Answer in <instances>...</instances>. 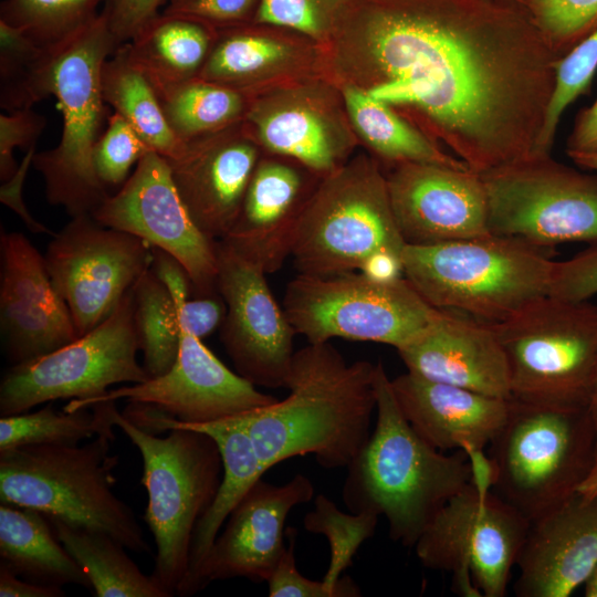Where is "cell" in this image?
I'll list each match as a JSON object with an SVG mask.
<instances>
[{"mask_svg":"<svg viewBox=\"0 0 597 597\" xmlns=\"http://www.w3.org/2000/svg\"><path fill=\"white\" fill-rule=\"evenodd\" d=\"M530 523L473 481L441 507L413 547L425 567L452 574L458 594L504 597Z\"/></svg>","mask_w":597,"mask_h":597,"instance_id":"cell-14","label":"cell"},{"mask_svg":"<svg viewBox=\"0 0 597 597\" xmlns=\"http://www.w3.org/2000/svg\"><path fill=\"white\" fill-rule=\"evenodd\" d=\"M107 0H4L0 21L17 28L44 48H54L98 14Z\"/></svg>","mask_w":597,"mask_h":597,"instance_id":"cell-40","label":"cell"},{"mask_svg":"<svg viewBox=\"0 0 597 597\" xmlns=\"http://www.w3.org/2000/svg\"><path fill=\"white\" fill-rule=\"evenodd\" d=\"M375 513H344L324 494H318L314 509L303 520L304 528L327 538L331 556L327 570L322 579L335 597H358L360 589L342 573L352 565L359 546L370 538L378 524Z\"/></svg>","mask_w":597,"mask_h":597,"instance_id":"cell-39","label":"cell"},{"mask_svg":"<svg viewBox=\"0 0 597 597\" xmlns=\"http://www.w3.org/2000/svg\"><path fill=\"white\" fill-rule=\"evenodd\" d=\"M596 294L597 243L567 260L555 261L549 295L569 301H587Z\"/></svg>","mask_w":597,"mask_h":597,"instance_id":"cell-46","label":"cell"},{"mask_svg":"<svg viewBox=\"0 0 597 597\" xmlns=\"http://www.w3.org/2000/svg\"><path fill=\"white\" fill-rule=\"evenodd\" d=\"M596 457L588 407L511 399L509 417L489 444L488 463L495 493L532 522L578 492Z\"/></svg>","mask_w":597,"mask_h":597,"instance_id":"cell-7","label":"cell"},{"mask_svg":"<svg viewBox=\"0 0 597 597\" xmlns=\"http://www.w3.org/2000/svg\"><path fill=\"white\" fill-rule=\"evenodd\" d=\"M217 33L201 21L160 12L125 46L133 63L157 88L198 77Z\"/></svg>","mask_w":597,"mask_h":597,"instance_id":"cell-31","label":"cell"},{"mask_svg":"<svg viewBox=\"0 0 597 597\" xmlns=\"http://www.w3.org/2000/svg\"><path fill=\"white\" fill-rule=\"evenodd\" d=\"M491 325L506 356L511 399L588 407L597 373V305L546 295Z\"/></svg>","mask_w":597,"mask_h":597,"instance_id":"cell-10","label":"cell"},{"mask_svg":"<svg viewBox=\"0 0 597 597\" xmlns=\"http://www.w3.org/2000/svg\"><path fill=\"white\" fill-rule=\"evenodd\" d=\"M100 223L132 233L174 256L193 293L218 292L216 242L192 220L172 181L167 160L148 150L118 192L92 213Z\"/></svg>","mask_w":597,"mask_h":597,"instance_id":"cell-17","label":"cell"},{"mask_svg":"<svg viewBox=\"0 0 597 597\" xmlns=\"http://www.w3.org/2000/svg\"><path fill=\"white\" fill-rule=\"evenodd\" d=\"M374 387L376 423L347 467L343 500L352 513L384 515L390 538L413 547L441 507L473 482L474 467L465 451L448 454L413 430L380 362Z\"/></svg>","mask_w":597,"mask_h":597,"instance_id":"cell-3","label":"cell"},{"mask_svg":"<svg viewBox=\"0 0 597 597\" xmlns=\"http://www.w3.org/2000/svg\"><path fill=\"white\" fill-rule=\"evenodd\" d=\"M290 538L285 549L268 579L270 597H335L323 580H312L302 575L294 556L296 531L287 530Z\"/></svg>","mask_w":597,"mask_h":597,"instance_id":"cell-48","label":"cell"},{"mask_svg":"<svg viewBox=\"0 0 597 597\" xmlns=\"http://www.w3.org/2000/svg\"><path fill=\"white\" fill-rule=\"evenodd\" d=\"M317 53L480 175L533 156L559 60L516 0H349Z\"/></svg>","mask_w":597,"mask_h":597,"instance_id":"cell-1","label":"cell"},{"mask_svg":"<svg viewBox=\"0 0 597 597\" xmlns=\"http://www.w3.org/2000/svg\"><path fill=\"white\" fill-rule=\"evenodd\" d=\"M597 70V29L556 64L555 85L533 156L551 155L564 112L590 86Z\"/></svg>","mask_w":597,"mask_h":597,"instance_id":"cell-41","label":"cell"},{"mask_svg":"<svg viewBox=\"0 0 597 597\" xmlns=\"http://www.w3.org/2000/svg\"><path fill=\"white\" fill-rule=\"evenodd\" d=\"M0 254V332L11 366L75 341L72 315L53 285L44 255L24 234L4 231Z\"/></svg>","mask_w":597,"mask_h":597,"instance_id":"cell-21","label":"cell"},{"mask_svg":"<svg viewBox=\"0 0 597 597\" xmlns=\"http://www.w3.org/2000/svg\"><path fill=\"white\" fill-rule=\"evenodd\" d=\"M280 27L248 23L219 29L199 77L247 95L270 86V80L290 75L306 61L301 48L314 43Z\"/></svg>","mask_w":597,"mask_h":597,"instance_id":"cell-29","label":"cell"},{"mask_svg":"<svg viewBox=\"0 0 597 597\" xmlns=\"http://www.w3.org/2000/svg\"><path fill=\"white\" fill-rule=\"evenodd\" d=\"M399 409L413 430L433 448L462 450L473 458L505 423L511 399L495 398L432 381L409 371L391 379Z\"/></svg>","mask_w":597,"mask_h":597,"instance_id":"cell-27","label":"cell"},{"mask_svg":"<svg viewBox=\"0 0 597 597\" xmlns=\"http://www.w3.org/2000/svg\"><path fill=\"white\" fill-rule=\"evenodd\" d=\"M113 433L83 446H25L0 452V501L33 509L46 517L100 531L126 548L150 546L132 509L113 488L118 457Z\"/></svg>","mask_w":597,"mask_h":597,"instance_id":"cell-5","label":"cell"},{"mask_svg":"<svg viewBox=\"0 0 597 597\" xmlns=\"http://www.w3.org/2000/svg\"><path fill=\"white\" fill-rule=\"evenodd\" d=\"M0 565L32 583L91 589L87 575L59 541L48 517L33 509L0 505Z\"/></svg>","mask_w":597,"mask_h":597,"instance_id":"cell-30","label":"cell"},{"mask_svg":"<svg viewBox=\"0 0 597 597\" xmlns=\"http://www.w3.org/2000/svg\"><path fill=\"white\" fill-rule=\"evenodd\" d=\"M561 59L597 29V0H516Z\"/></svg>","mask_w":597,"mask_h":597,"instance_id":"cell-42","label":"cell"},{"mask_svg":"<svg viewBox=\"0 0 597 597\" xmlns=\"http://www.w3.org/2000/svg\"><path fill=\"white\" fill-rule=\"evenodd\" d=\"M134 286V285H133ZM133 287L95 328L56 350L12 365L0 383V416L27 412L57 399L65 411L82 409L111 386L150 378L137 360Z\"/></svg>","mask_w":597,"mask_h":597,"instance_id":"cell-13","label":"cell"},{"mask_svg":"<svg viewBox=\"0 0 597 597\" xmlns=\"http://www.w3.org/2000/svg\"><path fill=\"white\" fill-rule=\"evenodd\" d=\"M584 595L586 597H597V566L584 584Z\"/></svg>","mask_w":597,"mask_h":597,"instance_id":"cell-56","label":"cell"},{"mask_svg":"<svg viewBox=\"0 0 597 597\" xmlns=\"http://www.w3.org/2000/svg\"><path fill=\"white\" fill-rule=\"evenodd\" d=\"M597 566V495L577 492L530 523L521 547L517 597H568Z\"/></svg>","mask_w":597,"mask_h":597,"instance_id":"cell-24","label":"cell"},{"mask_svg":"<svg viewBox=\"0 0 597 597\" xmlns=\"http://www.w3.org/2000/svg\"><path fill=\"white\" fill-rule=\"evenodd\" d=\"M101 83L106 104L132 126L149 149L165 159L179 154L185 142L170 128L153 86L130 60L125 43L104 62Z\"/></svg>","mask_w":597,"mask_h":597,"instance_id":"cell-34","label":"cell"},{"mask_svg":"<svg viewBox=\"0 0 597 597\" xmlns=\"http://www.w3.org/2000/svg\"><path fill=\"white\" fill-rule=\"evenodd\" d=\"M119 46L105 12L53 48L50 93L62 112L59 145L35 153L32 165L42 175L46 199L71 216L92 214L109 196L98 179L93 154L109 118L101 71Z\"/></svg>","mask_w":597,"mask_h":597,"instance_id":"cell-8","label":"cell"},{"mask_svg":"<svg viewBox=\"0 0 597 597\" xmlns=\"http://www.w3.org/2000/svg\"><path fill=\"white\" fill-rule=\"evenodd\" d=\"M115 402L113 425L143 459L142 484L148 495L144 520L156 544L150 575L169 597L180 596L195 527L222 480L220 449L210 434L191 428H172L165 437L148 432L119 412Z\"/></svg>","mask_w":597,"mask_h":597,"instance_id":"cell-6","label":"cell"},{"mask_svg":"<svg viewBox=\"0 0 597 597\" xmlns=\"http://www.w3.org/2000/svg\"><path fill=\"white\" fill-rule=\"evenodd\" d=\"M175 303L179 324L201 339L221 326L227 313L224 300L219 292Z\"/></svg>","mask_w":597,"mask_h":597,"instance_id":"cell-50","label":"cell"},{"mask_svg":"<svg viewBox=\"0 0 597 597\" xmlns=\"http://www.w3.org/2000/svg\"><path fill=\"white\" fill-rule=\"evenodd\" d=\"M134 326L150 377L168 371L178 354L180 325L175 300L151 268L133 286Z\"/></svg>","mask_w":597,"mask_h":597,"instance_id":"cell-37","label":"cell"},{"mask_svg":"<svg viewBox=\"0 0 597 597\" xmlns=\"http://www.w3.org/2000/svg\"><path fill=\"white\" fill-rule=\"evenodd\" d=\"M404 277L438 310L495 324L549 295L555 261L545 250L492 233L406 244Z\"/></svg>","mask_w":597,"mask_h":597,"instance_id":"cell-4","label":"cell"},{"mask_svg":"<svg viewBox=\"0 0 597 597\" xmlns=\"http://www.w3.org/2000/svg\"><path fill=\"white\" fill-rule=\"evenodd\" d=\"M396 350L413 375L511 399L506 356L489 323L439 310L422 332Z\"/></svg>","mask_w":597,"mask_h":597,"instance_id":"cell-25","label":"cell"},{"mask_svg":"<svg viewBox=\"0 0 597 597\" xmlns=\"http://www.w3.org/2000/svg\"><path fill=\"white\" fill-rule=\"evenodd\" d=\"M154 91L170 128L182 142L241 122L249 104L247 94L199 76Z\"/></svg>","mask_w":597,"mask_h":597,"instance_id":"cell-35","label":"cell"},{"mask_svg":"<svg viewBox=\"0 0 597 597\" xmlns=\"http://www.w3.org/2000/svg\"><path fill=\"white\" fill-rule=\"evenodd\" d=\"M567 155L597 154V98L576 115L566 140Z\"/></svg>","mask_w":597,"mask_h":597,"instance_id":"cell-52","label":"cell"},{"mask_svg":"<svg viewBox=\"0 0 597 597\" xmlns=\"http://www.w3.org/2000/svg\"><path fill=\"white\" fill-rule=\"evenodd\" d=\"M313 175L300 164L260 159L239 216L230 232L219 241L266 274L276 272L291 256L302 214L321 180L312 181Z\"/></svg>","mask_w":597,"mask_h":597,"instance_id":"cell-26","label":"cell"},{"mask_svg":"<svg viewBox=\"0 0 597 597\" xmlns=\"http://www.w3.org/2000/svg\"><path fill=\"white\" fill-rule=\"evenodd\" d=\"M65 591L61 586L32 583L0 565L1 597H62Z\"/></svg>","mask_w":597,"mask_h":597,"instance_id":"cell-53","label":"cell"},{"mask_svg":"<svg viewBox=\"0 0 597 597\" xmlns=\"http://www.w3.org/2000/svg\"><path fill=\"white\" fill-rule=\"evenodd\" d=\"M568 156L580 168L597 171V154H572Z\"/></svg>","mask_w":597,"mask_h":597,"instance_id":"cell-55","label":"cell"},{"mask_svg":"<svg viewBox=\"0 0 597 597\" xmlns=\"http://www.w3.org/2000/svg\"><path fill=\"white\" fill-rule=\"evenodd\" d=\"M166 160L197 227L209 239L222 240L239 216L260 160L245 122L187 140L177 156Z\"/></svg>","mask_w":597,"mask_h":597,"instance_id":"cell-22","label":"cell"},{"mask_svg":"<svg viewBox=\"0 0 597 597\" xmlns=\"http://www.w3.org/2000/svg\"><path fill=\"white\" fill-rule=\"evenodd\" d=\"M406 243L377 159L359 155L321 178L302 214L291 258L297 273L360 271L377 254L402 255Z\"/></svg>","mask_w":597,"mask_h":597,"instance_id":"cell-9","label":"cell"},{"mask_svg":"<svg viewBox=\"0 0 597 597\" xmlns=\"http://www.w3.org/2000/svg\"><path fill=\"white\" fill-rule=\"evenodd\" d=\"M53 48L0 21V105L7 113L31 108L51 95Z\"/></svg>","mask_w":597,"mask_h":597,"instance_id":"cell-38","label":"cell"},{"mask_svg":"<svg viewBox=\"0 0 597 597\" xmlns=\"http://www.w3.org/2000/svg\"><path fill=\"white\" fill-rule=\"evenodd\" d=\"M34 154L35 146L28 149V153L19 165L15 174L10 179L2 182L0 187V201L12 209L32 232L52 234L48 227L33 218L22 199L24 179L29 167L32 165Z\"/></svg>","mask_w":597,"mask_h":597,"instance_id":"cell-51","label":"cell"},{"mask_svg":"<svg viewBox=\"0 0 597 597\" xmlns=\"http://www.w3.org/2000/svg\"><path fill=\"white\" fill-rule=\"evenodd\" d=\"M102 401L75 411H56L51 404L34 411L0 418V452L25 446H74L84 439L113 433L111 410Z\"/></svg>","mask_w":597,"mask_h":597,"instance_id":"cell-36","label":"cell"},{"mask_svg":"<svg viewBox=\"0 0 597 597\" xmlns=\"http://www.w3.org/2000/svg\"><path fill=\"white\" fill-rule=\"evenodd\" d=\"M385 175L395 220L406 244H434L490 233L480 174L406 161L391 165Z\"/></svg>","mask_w":597,"mask_h":597,"instance_id":"cell-20","label":"cell"},{"mask_svg":"<svg viewBox=\"0 0 597 597\" xmlns=\"http://www.w3.org/2000/svg\"><path fill=\"white\" fill-rule=\"evenodd\" d=\"M375 365L348 364L329 342L294 353L289 395L234 418L247 430L264 471L313 454L325 469L347 468L370 437Z\"/></svg>","mask_w":597,"mask_h":597,"instance_id":"cell-2","label":"cell"},{"mask_svg":"<svg viewBox=\"0 0 597 597\" xmlns=\"http://www.w3.org/2000/svg\"><path fill=\"white\" fill-rule=\"evenodd\" d=\"M283 308L307 343L332 338L387 344L412 341L438 313L407 279L380 281L360 272L300 274L285 287Z\"/></svg>","mask_w":597,"mask_h":597,"instance_id":"cell-11","label":"cell"},{"mask_svg":"<svg viewBox=\"0 0 597 597\" xmlns=\"http://www.w3.org/2000/svg\"><path fill=\"white\" fill-rule=\"evenodd\" d=\"M588 409H589L590 416L593 418V421L595 423V428H596V432H597V373H596V377H595V383H594V387H593Z\"/></svg>","mask_w":597,"mask_h":597,"instance_id":"cell-57","label":"cell"},{"mask_svg":"<svg viewBox=\"0 0 597 597\" xmlns=\"http://www.w3.org/2000/svg\"><path fill=\"white\" fill-rule=\"evenodd\" d=\"M46 125L44 116L31 108L0 115V179L6 181L17 171L13 158L15 147L30 149L35 146Z\"/></svg>","mask_w":597,"mask_h":597,"instance_id":"cell-47","label":"cell"},{"mask_svg":"<svg viewBox=\"0 0 597 597\" xmlns=\"http://www.w3.org/2000/svg\"><path fill=\"white\" fill-rule=\"evenodd\" d=\"M216 287L227 313L222 345L237 373L255 386L285 387L296 335L266 282V273L221 241L216 242Z\"/></svg>","mask_w":597,"mask_h":597,"instance_id":"cell-18","label":"cell"},{"mask_svg":"<svg viewBox=\"0 0 597 597\" xmlns=\"http://www.w3.org/2000/svg\"><path fill=\"white\" fill-rule=\"evenodd\" d=\"M130 420L139 428L157 434L167 432L172 428L200 430L210 434L220 449L223 463L222 480L211 505L195 527L190 546L188 576L180 593V596L195 595L201 565L221 526L265 471L260 463L247 430L234 417L209 423L178 425L164 415L140 408L133 411Z\"/></svg>","mask_w":597,"mask_h":597,"instance_id":"cell-28","label":"cell"},{"mask_svg":"<svg viewBox=\"0 0 597 597\" xmlns=\"http://www.w3.org/2000/svg\"><path fill=\"white\" fill-rule=\"evenodd\" d=\"M349 0H261L254 22L280 27L325 43Z\"/></svg>","mask_w":597,"mask_h":597,"instance_id":"cell-43","label":"cell"},{"mask_svg":"<svg viewBox=\"0 0 597 597\" xmlns=\"http://www.w3.org/2000/svg\"><path fill=\"white\" fill-rule=\"evenodd\" d=\"M337 88L352 127L385 163L391 166L420 161L470 169L460 159L436 145L391 106L350 85Z\"/></svg>","mask_w":597,"mask_h":597,"instance_id":"cell-32","label":"cell"},{"mask_svg":"<svg viewBox=\"0 0 597 597\" xmlns=\"http://www.w3.org/2000/svg\"><path fill=\"white\" fill-rule=\"evenodd\" d=\"M59 541L87 575L97 597H169L151 575L129 558L106 533L48 517Z\"/></svg>","mask_w":597,"mask_h":597,"instance_id":"cell-33","label":"cell"},{"mask_svg":"<svg viewBox=\"0 0 597 597\" xmlns=\"http://www.w3.org/2000/svg\"><path fill=\"white\" fill-rule=\"evenodd\" d=\"M169 0H107L103 11L116 42L130 41L164 9Z\"/></svg>","mask_w":597,"mask_h":597,"instance_id":"cell-49","label":"cell"},{"mask_svg":"<svg viewBox=\"0 0 597 597\" xmlns=\"http://www.w3.org/2000/svg\"><path fill=\"white\" fill-rule=\"evenodd\" d=\"M151 150L117 113L109 115L107 126L98 139L93 161L101 182L107 186L123 185L130 168Z\"/></svg>","mask_w":597,"mask_h":597,"instance_id":"cell-44","label":"cell"},{"mask_svg":"<svg viewBox=\"0 0 597 597\" xmlns=\"http://www.w3.org/2000/svg\"><path fill=\"white\" fill-rule=\"evenodd\" d=\"M71 218L49 242L44 261L80 337L100 325L150 268L153 247L92 214Z\"/></svg>","mask_w":597,"mask_h":597,"instance_id":"cell-15","label":"cell"},{"mask_svg":"<svg viewBox=\"0 0 597 597\" xmlns=\"http://www.w3.org/2000/svg\"><path fill=\"white\" fill-rule=\"evenodd\" d=\"M261 0H169L161 12L201 21L219 29L252 23Z\"/></svg>","mask_w":597,"mask_h":597,"instance_id":"cell-45","label":"cell"},{"mask_svg":"<svg viewBox=\"0 0 597 597\" xmlns=\"http://www.w3.org/2000/svg\"><path fill=\"white\" fill-rule=\"evenodd\" d=\"M492 234L538 249L597 243V171L530 156L480 175Z\"/></svg>","mask_w":597,"mask_h":597,"instance_id":"cell-12","label":"cell"},{"mask_svg":"<svg viewBox=\"0 0 597 597\" xmlns=\"http://www.w3.org/2000/svg\"><path fill=\"white\" fill-rule=\"evenodd\" d=\"M118 399L164 415L178 425L214 422L277 400L230 370L201 338L181 325L177 358L168 371L143 383L109 389L82 409Z\"/></svg>","mask_w":597,"mask_h":597,"instance_id":"cell-19","label":"cell"},{"mask_svg":"<svg viewBox=\"0 0 597 597\" xmlns=\"http://www.w3.org/2000/svg\"><path fill=\"white\" fill-rule=\"evenodd\" d=\"M313 498L314 485L304 474H295L282 485L259 479L214 540L201 565L197 593L219 579L268 582L285 549L283 532L289 513Z\"/></svg>","mask_w":597,"mask_h":597,"instance_id":"cell-23","label":"cell"},{"mask_svg":"<svg viewBox=\"0 0 597 597\" xmlns=\"http://www.w3.org/2000/svg\"><path fill=\"white\" fill-rule=\"evenodd\" d=\"M243 121L259 146L320 177L348 161L355 139L339 90L296 77L248 95Z\"/></svg>","mask_w":597,"mask_h":597,"instance_id":"cell-16","label":"cell"},{"mask_svg":"<svg viewBox=\"0 0 597 597\" xmlns=\"http://www.w3.org/2000/svg\"><path fill=\"white\" fill-rule=\"evenodd\" d=\"M578 492L585 496L597 495V457L590 473L578 489Z\"/></svg>","mask_w":597,"mask_h":597,"instance_id":"cell-54","label":"cell"}]
</instances>
